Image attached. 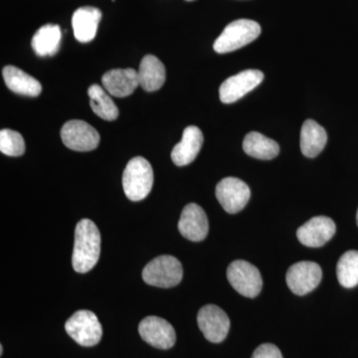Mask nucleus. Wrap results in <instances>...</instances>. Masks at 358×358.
<instances>
[{
    "label": "nucleus",
    "mask_w": 358,
    "mask_h": 358,
    "mask_svg": "<svg viewBox=\"0 0 358 358\" xmlns=\"http://www.w3.org/2000/svg\"><path fill=\"white\" fill-rule=\"evenodd\" d=\"M138 333L145 343L159 350H169L176 341L173 327L159 317H148L141 320Z\"/></svg>",
    "instance_id": "nucleus-12"
},
{
    "label": "nucleus",
    "mask_w": 358,
    "mask_h": 358,
    "mask_svg": "<svg viewBox=\"0 0 358 358\" xmlns=\"http://www.w3.org/2000/svg\"><path fill=\"white\" fill-rule=\"evenodd\" d=\"M252 358H282L281 352L272 343H264L256 348Z\"/></svg>",
    "instance_id": "nucleus-26"
},
{
    "label": "nucleus",
    "mask_w": 358,
    "mask_h": 358,
    "mask_svg": "<svg viewBox=\"0 0 358 358\" xmlns=\"http://www.w3.org/2000/svg\"><path fill=\"white\" fill-rule=\"evenodd\" d=\"M322 268L317 263L303 261L294 264L287 272L286 281L294 294L305 296L313 292L322 281Z\"/></svg>",
    "instance_id": "nucleus-8"
},
{
    "label": "nucleus",
    "mask_w": 358,
    "mask_h": 358,
    "mask_svg": "<svg viewBox=\"0 0 358 358\" xmlns=\"http://www.w3.org/2000/svg\"><path fill=\"white\" fill-rule=\"evenodd\" d=\"M339 284L352 289L358 285V251H348L343 254L336 266Z\"/></svg>",
    "instance_id": "nucleus-24"
},
{
    "label": "nucleus",
    "mask_w": 358,
    "mask_h": 358,
    "mask_svg": "<svg viewBox=\"0 0 358 358\" xmlns=\"http://www.w3.org/2000/svg\"><path fill=\"white\" fill-rule=\"evenodd\" d=\"M62 38L60 27L55 24H46L37 30L33 36V50L40 57L54 56L59 51Z\"/></svg>",
    "instance_id": "nucleus-21"
},
{
    "label": "nucleus",
    "mask_w": 358,
    "mask_h": 358,
    "mask_svg": "<svg viewBox=\"0 0 358 358\" xmlns=\"http://www.w3.org/2000/svg\"><path fill=\"white\" fill-rule=\"evenodd\" d=\"M90 106L99 117L105 121H115L119 117V109L110 94L99 85H92L88 90Z\"/></svg>",
    "instance_id": "nucleus-23"
},
{
    "label": "nucleus",
    "mask_w": 358,
    "mask_h": 358,
    "mask_svg": "<svg viewBox=\"0 0 358 358\" xmlns=\"http://www.w3.org/2000/svg\"><path fill=\"white\" fill-rule=\"evenodd\" d=\"M264 74L259 70H245L239 74L228 78L219 88L221 102L232 103L262 83Z\"/></svg>",
    "instance_id": "nucleus-10"
},
{
    "label": "nucleus",
    "mask_w": 358,
    "mask_h": 358,
    "mask_svg": "<svg viewBox=\"0 0 358 358\" xmlns=\"http://www.w3.org/2000/svg\"><path fill=\"white\" fill-rule=\"evenodd\" d=\"M7 88L18 95L37 96L42 92L41 84L15 66H6L2 71Z\"/></svg>",
    "instance_id": "nucleus-18"
},
{
    "label": "nucleus",
    "mask_w": 358,
    "mask_h": 358,
    "mask_svg": "<svg viewBox=\"0 0 358 358\" xmlns=\"http://www.w3.org/2000/svg\"><path fill=\"white\" fill-rule=\"evenodd\" d=\"M63 143L75 152H91L100 143V134L88 122L72 120L66 122L61 129Z\"/></svg>",
    "instance_id": "nucleus-7"
},
{
    "label": "nucleus",
    "mask_w": 358,
    "mask_h": 358,
    "mask_svg": "<svg viewBox=\"0 0 358 358\" xmlns=\"http://www.w3.org/2000/svg\"><path fill=\"white\" fill-rule=\"evenodd\" d=\"M181 263L173 256L157 257L145 266L143 271V281L157 288H173L182 280Z\"/></svg>",
    "instance_id": "nucleus-4"
},
{
    "label": "nucleus",
    "mask_w": 358,
    "mask_h": 358,
    "mask_svg": "<svg viewBox=\"0 0 358 358\" xmlns=\"http://www.w3.org/2000/svg\"><path fill=\"white\" fill-rule=\"evenodd\" d=\"M261 34V26L256 21L239 20L226 26L214 42L213 48L219 54L229 53L255 41Z\"/></svg>",
    "instance_id": "nucleus-3"
},
{
    "label": "nucleus",
    "mask_w": 358,
    "mask_h": 358,
    "mask_svg": "<svg viewBox=\"0 0 358 358\" xmlns=\"http://www.w3.org/2000/svg\"><path fill=\"white\" fill-rule=\"evenodd\" d=\"M178 230L190 241H203L209 231L208 218L203 209L195 203L186 205L179 219Z\"/></svg>",
    "instance_id": "nucleus-14"
},
{
    "label": "nucleus",
    "mask_w": 358,
    "mask_h": 358,
    "mask_svg": "<svg viewBox=\"0 0 358 358\" xmlns=\"http://www.w3.org/2000/svg\"><path fill=\"white\" fill-rule=\"evenodd\" d=\"M102 20V13L96 7H80L72 17L74 36L81 43H88L94 40Z\"/></svg>",
    "instance_id": "nucleus-17"
},
{
    "label": "nucleus",
    "mask_w": 358,
    "mask_h": 358,
    "mask_svg": "<svg viewBox=\"0 0 358 358\" xmlns=\"http://www.w3.org/2000/svg\"><path fill=\"white\" fill-rule=\"evenodd\" d=\"M102 84L110 96L124 98L131 95L140 86L138 71L129 68L108 71L102 77Z\"/></svg>",
    "instance_id": "nucleus-16"
},
{
    "label": "nucleus",
    "mask_w": 358,
    "mask_h": 358,
    "mask_svg": "<svg viewBox=\"0 0 358 358\" xmlns=\"http://www.w3.org/2000/svg\"><path fill=\"white\" fill-rule=\"evenodd\" d=\"M154 171L150 162L143 157L129 160L122 173V187L131 201H141L152 192Z\"/></svg>",
    "instance_id": "nucleus-2"
},
{
    "label": "nucleus",
    "mask_w": 358,
    "mask_h": 358,
    "mask_svg": "<svg viewBox=\"0 0 358 358\" xmlns=\"http://www.w3.org/2000/svg\"><path fill=\"white\" fill-rule=\"evenodd\" d=\"M203 134L199 128L189 126L183 131L182 138L171 152V159L178 166H185L196 159L202 145Z\"/></svg>",
    "instance_id": "nucleus-15"
},
{
    "label": "nucleus",
    "mask_w": 358,
    "mask_h": 358,
    "mask_svg": "<svg viewBox=\"0 0 358 358\" xmlns=\"http://www.w3.org/2000/svg\"><path fill=\"white\" fill-rule=\"evenodd\" d=\"M227 279L231 286L241 296L256 298L263 287L262 277L255 266L246 261L237 260L227 268Z\"/></svg>",
    "instance_id": "nucleus-6"
},
{
    "label": "nucleus",
    "mask_w": 358,
    "mask_h": 358,
    "mask_svg": "<svg viewBox=\"0 0 358 358\" xmlns=\"http://www.w3.org/2000/svg\"><path fill=\"white\" fill-rule=\"evenodd\" d=\"M336 226L333 219L317 216L308 220L296 231L299 241L310 248H319L336 234Z\"/></svg>",
    "instance_id": "nucleus-13"
},
{
    "label": "nucleus",
    "mask_w": 358,
    "mask_h": 358,
    "mask_svg": "<svg viewBox=\"0 0 358 358\" xmlns=\"http://www.w3.org/2000/svg\"><path fill=\"white\" fill-rule=\"evenodd\" d=\"M243 150L250 157L263 160L275 159L280 152L277 141L257 131H252L245 136Z\"/></svg>",
    "instance_id": "nucleus-22"
},
{
    "label": "nucleus",
    "mask_w": 358,
    "mask_h": 358,
    "mask_svg": "<svg viewBox=\"0 0 358 358\" xmlns=\"http://www.w3.org/2000/svg\"><path fill=\"white\" fill-rule=\"evenodd\" d=\"M2 353H3V348H2V345L0 346V355H2Z\"/></svg>",
    "instance_id": "nucleus-27"
},
{
    "label": "nucleus",
    "mask_w": 358,
    "mask_h": 358,
    "mask_svg": "<svg viewBox=\"0 0 358 358\" xmlns=\"http://www.w3.org/2000/svg\"><path fill=\"white\" fill-rule=\"evenodd\" d=\"M197 322L205 338L213 343H222L229 333V317L215 305L202 308L197 315Z\"/></svg>",
    "instance_id": "nucleus-11"
},
{
    "label": "nucleus",
    "mask_w": 358,
    "mask_h": 358,
    "mask_svg": "<svg viewBox=\"0 0 358 358\" xmlns=\"http://www.w3.org/2000/svg\"><path fill=\"white\" fill-rule=\"evenodd\" d=\"M357 225H358V210H357Z\"/></svg>",
    "instance_id": "nucleus-28"
},
{
    "label": "nucleus",
    "mask_w": 358,
    "mask_h": 358,
    "mask_svg": "<svg viewBox=\"0 0 358 358\" xmlns=\"http://www.w3.org/2000/svg\"><path fill=\"white\" fill-rule=\"evenodd\" d=\"M140 86L147 92L157 91L166 82V67L159 58L145 55L138 68Z\"/></svg>",
    "instance_id": "nucleus-19"
},
{
    "label": "nucleus",
    "mask_w": 358,
    "mask_h": 358,
    "mask_svg": "<svg viewBox=\"0 0 358 358\" xmlns=\"http://www.w3.org/2000/svg\"><path fill=\"white\" fill-rule=\"evenodd\" d=\"M65 329L78 345L86 348L98 345L103 336L102 326L91 310H78L66 322Z\"/></svg>",
    "instance_id": "nucleus-5"
},
{
    "label": "nucleus",
    "mask_w": 358,
    "mask_h": 358,
    "mask_svg": "<svg viewBox=\"0 0 358 358\" xmlns=\"http://www.w3.org/2000/svg\"><path fill=\"white\" fill-rule=\"evenodd\" d=\"M327 134L326 129L313 120L303 122L301 131V150L305 157H317L326 147Z\"/></svg>",
    "instance_id": "nucleus-20"
},
{
    "label": "nucleus",
    "mask_w": 358,
    "mask_h": 358,
    "mask_svg": "<svg viewBox=\"0 0 358 358\" xmlns=\"http://www.w3.org/2000/svg\"><path fill=\"white\" fill-rule=\"evenodd\" d=\"M187 1H193V0H187Z\"/></svg>",
    "instance_id": "nucleus-29"
},
{
    "label": "nucleus",
    "mask_w": 358,
    "mask_h": 358,
    "mask_svg": "<svg viewBox=\"0 0 358 358\" xmlns=\"http://www.w3.org/2000/svg\"><path fill=\"white\" fill-rule=\"evenodd\" d=\"M0 150L8 157H20L25 152V141L17 131L8 129H1Z\"/></svg>",
    "instance_id": "nucleus-25"
},
{
    "label": "nucleus",
    "mask_w": 358,
    "mask_h": 358,
    "mask_svg": "<svg viewBox=\"0 0 358 358\" xmlns=\"http://www.w3.org/2000/svg\"><path fill=\"white\" fill-rule=\"evenodd\" d=\"M101 234L93 221L83 219L77 224L73 250V268L78 273L89 272L100 259Z\"/></svg>",
    "instance_id": "nucleus-1"
},
{
    "label": "nucleus",
    "mask_w": 358,
    "mask_h": 358,
    "mask_svg": "<svg viewBox=\"0 0 358 358\" xmlns=\"http://www.w3.org/2000/svg\"><path fill=\"white\" fill-rule=\"evenodd\" d=\"M251 196L249 186L236 178L222 179L216 186V197L224 210L230 214L243 210Z\"/></svg>",
    "instance_id": "nucleus-9"
}]
</instances>
